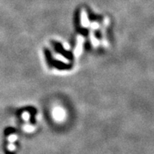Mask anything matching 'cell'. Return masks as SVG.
Listing matches in <instances>:
<instances>
[{"label":"cell","instance_id":"4","mask_svg":"<svg viewBox=\"0 0 154 154\" xmlns=\"http://www.w3.org/2000/svg\"><path fill=\"white\" fill-rule=\"evenodd\" d=\"M24 131H26L30 132V131H34L35 128L33 127V126L29 125V124H28V125L24 126Z\"/></svg>","mask_w":154,"mask_h":154},{"label":"cell","instance_id":"8","mask_svg":"<svg viewBox=\"0 0 154 154\" xmlns=\"http://www.w3.org/2000/svg\"><path fill=\"white\" fill-rule=\"evenodd\" d=\"M63 47H65V48L66 49V50H69V45H68V43H64V44H63Z\"/></svg>","mask_w":154,"mask_h":154},{"label":"cell","instance_id":"5","mask_svg":"<svg viewBox=\"0 0 154 154\" xmlns=\"http://www.w3.org/2000/svg\"><path fill=\"white\" fill-rule=\"evenodd\" d=\"M22 118L23 120H25V121H29V112H24L22 113Z\"/></svg>","mask_w":154,"mask_h":154},{"label":"cell","instance_id":"3","mask_svg":"<svg viewBox=\"0 0 154 154\" xmlns=\"http://www.w3.org/2000/svg\"><path fill=\"white\" fill-rule=\"evenodd\" d=\"M55 58L58 59L59 61H62V62H65V63H68L69 61H68V60L66 58H65L64 57H62L61 55H56V56H54Z\"/></svg>","mask_w":154,"mask_h":154},{"label":"cell","instance_id":"6","mask_svg":"<svg viewBox=\"0 0 154 154\" xmlns=\"http://www.w3.org/2000/svg\"><path fill=\"white\" fill-rule=\"evenodd\" d=\"M91 28L93 30H95V29H97L99 28V24H97V22H93L91 24Z\"/></svg>","mask_w":154,"mask_h":154},{"label":"cell","instance_id":"7","mask_svg":"<svg viewBox=\"0 0 154 154\" xmlns=\"http://www.w3.org/2000/svg\"><path fill=\"white\" fill-rule=\"evenodd\" d=\"M16 139H17L16 135H14V134H11V135L8 138V140L10 141V142H14Z\"/></svg>","mask_w":154,"mask_h":154},{"label":"cell","instance_id":"1","mask_svg":"<svg viewBox=\"0 0 154 154\" xmlns=\"http://www.w3.org/2000/svg\"><path fill=\"white\" fill-rule=\"evenodd\" d=\"M53 115L54 119L57 120H62L65 116V111H63V109L61 108H55L54 109Z\"/></svg>","mask_w":154,"mask_h":154},{"label":"cell","instance_id":"2","mask_svg":"<svg viewBox=\"0 0 154 154\" xmlns=\"http://www.w3.org/2000/svg\"><path fill=\"white\" fill-rule=\"evenodd\" d=\"M81 24L83 27H88L90 25V22L87 18V15L85 10H82L81 12Z\"/></svg>","mask_w":154,"mask_h":154}]
</instances>
